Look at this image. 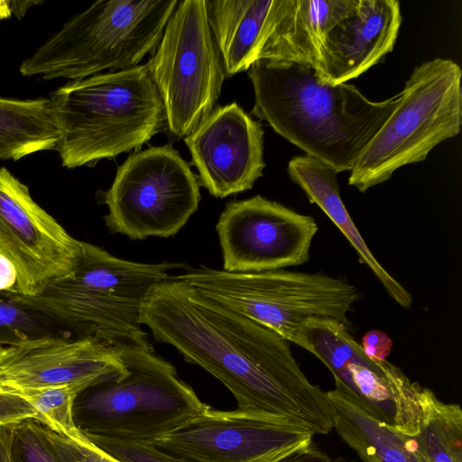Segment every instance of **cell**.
Returning a JSON list of instances; mask_svg holds the SVG:
<instances>
[{
  "label": "cell",
  "mask_w": 462,
  "mask_h": 462,
  "mask_svg": "<svg viewBox=\"0 0 462 462\" xmlns=\"http://www.w3.org/2000/svg\"><path fill=\"white\" fill-rule=\"evenodd\" d=\"M140 322L220 381L237 409L285 417L315 435L333 430L327 393L305 376L290 342L268 328L171 276L150 289Z\"/></svg>",
  "instance_id": "obj_1"
},
{
  "label": "cell",
  "mask_w": 462,
  "mask_h": 462,
  "mask_svg": "<svg viewBox=\"0 0 462 462\" xmlns=\"http://www.w3.org/2000/svg\"><path fill=\"white\" fill-rule=\"evenodd\" d=\"M248 77L253 113L337 173L355 167L402 98L373 101L352 84H330L313 68L286 61L256 60Z\"/></svg>",
  "instance_id": "obj_2"
},
{
  "label": "cell",
  "mask_w": 462,
  "mask_h": 462,
  "mask_svg": "<svg viewBox=\"0 0 462 462\" xmlns=\"http://www.w3.org/2000/svg\"><path fill=\"white\" fill-rule=\"evenodd\" d=\"M67 169L138 149L165 128L166 116L147 64L69 81L50 96Z\"/></svg>",
  "instance_id": "obj_3"
},
{
  "label": "cell",
  "mask_w": 462,
  "mask_h": 462,
  "mask_svg": "<svg viewBox=\"0 0 462 462\" xmlns=\"http://www.w3.org/2000/svg\"><path fill=\"white\" fill-rule=\"evenodd\" d=\"M178 0H98L72 15L19 72L69 81L139 65L157 48Z\"/></svg>",
  "instance_id": "obj_4"
},
{
  "label": "cell",
  "mask_w": 462,
  "mask_h": 462,
  "mask_svg": "<svg viewBox=\"0 0 462 462\" xmlns=\"http://www.w3.org/2000/svg\"><path fill=\"white\" fill-rule=\"evenodd\" d=\"M120 351L127 374L92 385L75 401V421L84 434L152 443L203 410L206 403L154 349Z\"/></svg>",
  "instance_id": "obj_5"
},
{
  "label": "cell",
  "mask_w": 462,
  "mask_h": 462,
  "mask_svg": "<svg viewBox=\"0 0 462 462\" xmlns=\"http://www.w3.org/2000/svg\"><path fill=\"white\" fill-rule=\"evenodd\" d=\"M171 277L290 343L316 318L336 319L354 330L347 315L360 292L343 278L284 270L236 273L205 265Z\"/></svg>",
  "instance_id": "obj_6"
},
{
  "label": "cell",
  "mask_w": 462,
  "mask_h": 462,
  "mask_svg": "<svg viewBox=\"0 0 462 462\" xmlns=\"http://www.w3.org/2000/svg\"><path fill=\"white\" fill-rule=\"evenodd\" d=\"M461 79V69L451 60L436 58L415 67L399 105L350 171L348 185L365 192L457 136L462 125Z\"/></svg>",
  "instance_id": "obj_7"
},
{
  "label": "cell",
  "mask_w": 462,
  "mask_h": 462,
  "mask_svg": "<svg viewBox=\"0 0 462 462\" xmlns=\"http://www.w3.org/2000/svg\"><path fill=\"white\" fill-rule=\"evenodd\" d=\"M146 64L164 106L165 128L185 138L215 109L226 77L208 0L179 1Z\"/></svg>",
  "instance_id": "obj_8"
},
{
  "label": "cell",
  "mask_w": 462,
  "mask_h": 462,
  "mask_svg": "<svg viewBox=\"0 0 462 462\" xmlns=\"http://www.w3.org/2000/svg\"><path fill=\"white\" fill-rule=\"evenodd\" d=\"M308 428L285 417L203 410L151 444L189 462H330Z\"/></svg>",
  "instance_id": "obj_9"
},
{
  "label": "cell",
  "mask_w": 462,
  "mask_h": 462,
  "mask_svg": "<svg viewBox=\"0 0 462 462\" xmlns=\"http://www.w3.org/2000/svg\"><path fill=\"white\" fill-rule=\"evenodd\" d=\"M103 201L112 234L132 240L175 236L198 210L199 182L171 145L134 152L120 165Z\"/></svg>",
  "instance_id": "obj_10"
},
{
  "label": "cell",
  "mask_w": 462,
  "mask_h": 462,
  "mask_svg": "<svg viewBox=\"0 0 462 462\" xmlns=\"http://www.w3.org/2000/svg\"><path fill=\"white\" fill-rule=\"evenodd\" d=\"M0 254L17 271L16 292L32 297L69 278L83 256L73 237L32 197L27 185L0 167Z\"/></svg>",
  "instance_id": "obj_11"
},
{
  "label": "cell",
  "mask_w": 462,
  "mask_h": 462,
  "mask_svg": "<svg viewBox=\"0 0 462 462\" xmlns=\"http://www.w3.org/2000/svg\"><path fill=\"white\" fill-rule=\"evenodd\" d=\"M223 270H282L310 259L315 219L260 195L226 203L216 226Z\"/></svg>",
  "instance_id": "obj_12"
},
{
  "label": "cell",
  "mask_w": 462,
  "mask_h": 462,
  "mask_svg": "<svg viewBox=\"0 0 462 462\" xmlns=\"http://www.w3.org/2000/svg\"><path fill=\"white\" fill-rule=\"evenodd\" d=\"M11 296L70 337H93L119 350L154 349L140 322L141 297L85 287L68 278L32 297Z\"/></svg>",
  "instance_id": "obj_13"
},
{
  "label": "cell",
  "mask_w": 462,
  "mask_h": 462,
  "mask_svg": "<svg viewBox=\"0 0 462 462\" xmlns=\"http://www.w3.org/2000/svg\"><path fill=\"white\" fill-rule=\"evenodd\" d=\"M121 351L93 337L44 336L0 347V387L41 388L120 378Z\"/></svg>",
  "instance_id": "obj_14"
},
{
  "label": "cell",
  "mask_w": 462,
  "mask_h": 462,
  "mask_svg": "<svg viewBox=\"0 0 462 462\" xmlns=\"http://www.w3.org/2000/svg\"><path fill=\"white\" fill-rule=\"evenodd\" d=\"M263 136L236 102L215 108L184 138L199 185L220 199L252 189L265 167Z\"/></svg>",
  "instance_id": "obj_15"
},
{
  "label": "cell",
  "mask_w": 462,
  "mask_h": 462,
  "mask_svg": "<svg viewBox=\"0 0 462 462\" xmlns=\"http://www.w3.org/2000/svg\"><path fill=\"white\" fill-rule=\"evenodd\" d=\"M317 356L331 372L335 387L361 402L379 419L393 424L396 403L411 380L387 360L368 357L342 322L311 319L293 341Z\"/></svg>",
  "instance_id": "obj_16"
},
{
  "label": "cell",
  "mask_w": 462,
  "mask_h": 462,
  "mask_svg": "<svg viewBox=\"0 0 462 462\" xmlns=\"http://www.w3.org/2000/svg\"><path fill=\"white\" fill-rule=\"evenodd\" d=\"M402 14L397 0H358L328 33L323 46L326 82L346 83L383 60L395 45Z\"/></svg>",
  "instance_id": "obj_17"
},
{
  "label": "cell",
  "mask_w": 462,
  "mask_h": 462,
  "mask_svg": "<svg viewBox=\"0 0 462 462\" xmlns=\"http://www.w3.org/2000/svg\"><path fill=\"white\" fill-rule=\"evenodd\" d=\"M357 4L358 0H272L266 17L267 39L260 60L309 66L326 81L325 39Z\"/></svg>",
  "instance_id": "obj_18"
},
{
  "label": "cell",
  "mask_w": 462,
  "mask_h": 462,
  "mask_svg": "<svg viewBox=\"0 0 462 462\" xmlns=\"http://www.w3.org/2000/svg\"><path fill=\"white\" fill-rule=\"evenodd\" d=\"M291 180L305 192L337 226L356 251L361 263L366 264L390 297L403 308L412 300L408 291L375 259L357 230L339 194L337 171L329 165L306 154L292 157L288 163Z\"/></svg>",
  "instance_id": "obj_19"
},
{
  "label": "cell",
  "mask_w": 462,
  "mask_h": 462,
  "mask_svg": "<svg viewBox=\"0 0 462 462\" xmlns=\"http://www.w3.org/2000/svg\"><path fill=\"white\" fill-rule=\"evenodd\" d=\"M405 416L393 430L422 462H462V410L414 383Z\"/></svg>",
  "instance_id": "obj_20"
},
{
  "label": "cell",
  "mask_w": 462,
  "mask_h": 462,
  "mask_svg": "<svg viewBox=\"0 0 462 462\" xmlns=\"http://www.w3.org/2000/svg\"><path fill=\"white\" fill-rule=\"evenodd\" d=\"M334 428L364 462H422L396 433L361 402L336 388L327 393Z\"/></svg>",
  "instance_id": "obj_21"
},
{
  "label": "cell",
  "mask_w": 462,
  "mask_h": 462,
  "mask_svg": "<svg viewBox=\"0 0 462 462\" xmlns=\"http://www.w3.org/2000/svg\"><path fill=\"white\" fill-rule=\"evenodd\" d=\"M59 137L49 98L0 97V161L55 150Z\"/></svg>",
  "instance_id": "obj_22"
},
{
  "label": "cell",
  "mask_w": 462,
  "mask_h": 462,
  "mask_svg": "<svg viewBox=\"0 0 462 462\" xmlns=\"http://www.w3.org/2000/svg\"><path fill=\"white\" fill-rule=\"evenodd\" d=\"M92 385L86 383L41 388L3 389L27 401L36 411L34 420L57 434L75 442L87 437L77 426L74 404L77 397Z\"/></svg>",
  "instance_id": "obj_23"
},
{
  "label": "cell",
  "mask_w": 462,
  "mask_h": 462,
  "mask_svg": "<svg viewBox=\"0 0 462 462\" xmlns=\"http://www.w3.org/2000/svg\"><path fill=\"white\" fill-rule=\"evenodd\" d=\"M44 336L70 337L45 318L15 302L11 292H0V347Z\"/></svg>",
  "instance_id": "obj_24"
},
{
  "label": "cell",
  "mask_w": 462,
  "mask_h": 462,
  "mask_svg": "<svg viewBox=\"0 0 462 462\" xmlns=\"http://www.w3.org/2000/svg\"><path fill=\"white\" fill-rule=\"evenodd\" d=\"M10 462H60L51 443L46 427L34 419L14 424Z\"/></svg>",
  "instance_id": "obj_25"
},
{
  "label": "cell",
  "mask_w": 462,
  "mask_h": 462,
  "mask_svg": "<svg viewBox=\"0 0 462 462\" xmlns=\"http://www.w3.org/2000/svg\"><path fill=\"white\" fill-rule=\"evenodd\" d=\"M86 437L122 462H189L167 454L151 443L123 441L95 435Z\"/></svg>",
  "instance_id": "obj_26"
},
{
  "label": "cell",
  "mask_w": 462,
  "mask_h": 462,
  "mask_svg": "<svg viewBox=\"0 0 462 462\" xmlns=\"http://www.w3.org/2000/svg\"><path fill=\"white\" fill-rule=\"evenodd\" d=\"M46 432L60 462H122L88 438L79 443L57 434L47 427Z\"/></svg>",
  "instance_id": "obj_27"
},
{
  "label": "cell",
  "mask_w": 462,
  "mask_h": 462,
  "mask_svg": "<svg viewBox=\"0 0 462 462\" xmlns=\"http://www.w3.org/2000/svg\"><path fill=\"white\" fill-rule=\"evenodd\" d=\"M35 409L21 396L9 391L0 390V426L16 424L28 419H35Z\"/></svg>",
  "instance_id": "obj_28"
},
{
  "label": "cell",
  "mask_w": 462,
  "mask_h": 462,
  "mask_svg": "<svg viewBox=\"0 0 462 462\" xmlns=\"http://www.w3.org/2000/svg\"><path fill=\"white\" fill-rule=\"evenodd\" d=\"M361 346L365 355L374 360H386L393 347V341L381 330L367 332L362 338Z\"/></svg>",
  "instance_id": "obj_29"
},
{
  "label": "cell",
  "mask_w": 462,
  "mask_h": 462,
  "mask_svg": "<svg viewBox=\"0 0 462 462\" xmlns=\"http://www.w3.org/2000/svg\"><path fill=\"white\" fill-rule=\"evenodd\" d=\"M17 271L14 263L0 254V292H16Z\"/></svg>",
  "instance_id": "obj_30"
},
{
  "label": "cell",
  "mask_w": 462,
  "mask_h": 462,
  "mask_svg": "<svg viewBox=\"0 0 462 462\" xmlns=\"http://www.w3.org/2000/svg\"><path fill=\"white\" fill-rule=\"evenodd\" d=\"M14 424L0 426V462H10V447Z\"/></svg>",
  "instance_id": "obj_31"
},
{
  "label": "cell",
  "mask_w": 462,
  "mask_h": 462,
  "mask_svg": "<svg viewBox=\"0 0 462 462\" xmlns=\"http://www.w3.org/2000/svg\"><path fill=\"white\" fill-rule=\"evenodd\" d=\"M330 462H353V461H346V459H344L342 457H337L335 459H331Z\"/></svg>",
  "instance_id": "obj_32"
},
{
  "label": "cell",
  "mask_w": 462,
  "mask_h": 462,
  "mask_svg": "<svg viewBox=\"0 0 462 462\" xmlns=\"http://www.w3.org/2000/svg\"><path fill=\"white\" fill-rule=\"evenodd\" d=\"M0 390H1V387H0Z\"/></svg>",
  "instance_id": "obj_33"
}]
</instances>
